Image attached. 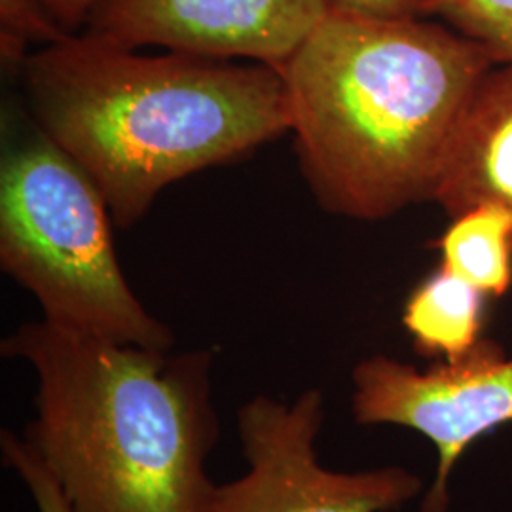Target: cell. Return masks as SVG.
I'll use <instances>...</instances> for the list:
<instances>
[{
    "label": "cell",
    "instance_id": "cell-9",
    "mask_svg": "<svg viewBox=\"0 0 512 512\" xmlns=\"http://www.w3.org/2000/svg\"><path fill=\"white\" fill-rule=\"evenodd\" d=\"M486 294L440 266L404 306L403 323L425 355L459 361L482 340Z\"/></svg>",
    "mask_w": 512,
    "mask_h": 512
},
{
    "label": "cell",
    "instance_id": "cell-7",
    "mask_svg": "<svg viewBox=\"0 0 512 512\" xmlns=\"http://www.w3.org/2000/svg\"><path fill=\"white\" fill-rule=\"evenodd\" d=\"M329 14V0H95L92 37L283 67Z\"/></svg>",
    "mask_w": 512,
    "mask_h": 512
},
{
    "label": "cell",
    "instance_id": "cell-10",
    "mask_svg": "<svg viewBox=\"0 0 512 512\" xmlns=\"http://www.w3.org/2000/svg\"><path fill=\"white\" fill-rule=\"evenodd\" d=\"M442 268L486 296L512 287V213L501 205H478L458 217L440 239Z\"/></svg>",
    "mask_w": 512,
    "mask_h": 512
},
{
    "label": "cell",
    "instance_id": "cell-8",
    "mask_svg": "<svg viewBox=\"0 0 512 512\" xmlns=\"http://www.w3.org/2000/svg\"><path fill=\"white\" fill-rule=\"evenodd\" d=\"M433 200L452 219L486 203L512 213V63L494 65L476 88Z\"/></svg>",
    "mask_w": 512,
    "mask_h": 512
},
{
    "label": "cell",
    "instance_id": "cell-12",
    "mask_svg": "<svg viewBox=\"0 0 512 512\" xmlns=\"http://www.w3.org/2000/svg\"><path fill=\"white\" fill-rule=\"evenodd\" d=\"M71 37L42 0H0V55L8 69H23L31 44L42 48Z\"/></svg>",
    "mask_w": 512,
    "mask_h": 512
},
{
    "label": "cell",
    "instance_id": "cell-11",
    "mask_svg": "<svg viewBox=\"0 0 512 512\" xmlns=\"http://www.w3.org/2000/svg\"><path fill=\"white\" fill-rule=\"evenodd\" d=\"M420 16L473 40L495 65L512 63V0H421Z\"/></svg>",
    "mask_w": 512,
    "mask_h": 512
},
{
    "label": "cell",
    "instance_id": "cell-3",
    "mask_svg": "<svg viewBox=\"0 0 512 512\" xmlns=\"http://www.w3.org/2000/svg\"><path fill=\"white\" fill-rule=\"evenodd\" d=\"M31 366L23 437L73 512H200L219 439L209 351L118 344L40 319L2 342Z\"/></svg>",
    "mask_w": 512,
    "mask_h": 512
},
{
    "label": "cell",
    "instance_id": "cell-6",
    "mask_svg": "<svg viewBox=\"0 0 512 512\" xmlns=\"http://www.w3.org/2000/svg\"><path fill=\"white\" fill-rule=\"evenodd\" d=\"M351 408L361 425H401L433 442L437 475L421 512H446L450 478L463 452L512 423V357L492 340L427 370L385 355L368 357L353 370Z\"/></svg>",
    "mask_w": 512,
    "mask_h": 512
},
{
    "label": "cell",
    "instance_id": "cell-15",
    "mask_svg": "<svg viewBox=\"0 0 512 512\" xmlns=\"http://www.w3.org/2000/svg\"><path fill=\"white\" fill-rule=\"evenodd\" d=\"M93 2L95 0H42V4L50 10L55 21L69 35H78V31L86 27Z\"/></svg>",
    "mask_w": 512,
    "mask_h": 512
},
{
    "label": "cell",
    "instance_id": "cell-2",
    "mask_svg": "<svg viewBox=\"0 0 512 512\" xmlns=\"http://www.w3.org/2000/svg\"><path fill=\"white\" fill-rule=\"evenodd\" d=\"M21 73L38 128L90 175L120 228L165 186L291 131L285 80L262 63L139 54L84 33L40 48Z\"/></svg>",
    "mask_w": 512,
    "mask_h": 512
},
{
    "label": "cell",
    "instance_id": "cell-14",
    "mask_svg": "<svg viewBox=\"0 0 512 512\" xmlns=\"http://www.w3.org/2000/svg\"><path fill=\"white\" fill-rule=\"evenodd\" d=\"M421 0H329V10L366 18H416Z\"/></svg>",
    "mask_w": 512,
    "mask_h": 512
},
{
    "label": "cell",
    "instance_id": "cell-13",
    "mask_svg": "<svg viewBox=\"0 0 512 512\" xmlns=\"http://www.w3.org/2000/svg\"><path fill=\"white\" fill-rule=\"evenodd\" d=\"M0 446L4 463L27 486L38 512H73L54 475L25 437H18L14 431H2Z\"/></svg>",
    "mask_w": 512,
    "mask_h": 512
},
{
    "label": "cell",
    "instance_id": "cell-5",
    "mask_svg": "<svg viewBox=\"0 0 512 512\" xmlns=\"http://www.w3.org/2000/svg\"><path fill=\"white\" fill-rule=\"evenodd\" d=\"M325 399L306 389L293 401L253 397L238 410L243 475L213 484L200 512H391L418 497L420 476L391 465L359 473L319 463Z\"/></svg>",
    "mask_w": 512,
    "mask_h": 512
},
{
    "label": "cell",
    "instance_id": "cell-4",
    "mask_svg": "<svg viewBox=\"0 0 512 512\" xmlns=\"http://www.w3.org/2000/svg\"><path fill=\"white\" fill-rule=\"evenodd\" d=\"M110 211L90 175L38 128L0 167V264L35 296L44 321L148 349L173 332L143 306L120 268Z\"/></svg>",
    "mask_w": 512,
    "mask_h": 512
},
{
    "label": "cell",
    "instance_id": "cell-1",
    "mask_svg": "<svg viewBox=\"0 0 512 512\" xmlns=\"http://www.w3.org/2000/svg\"><path fill=\"white\" fill-rule=\"evenodd\" d=\"M494 65L440 21L329 10L277 69L315 198L357 220L433 200L459 122Z\"/></svg>",
    "mask_w": 512,
    "mask_h": 512
}]
</instances>
